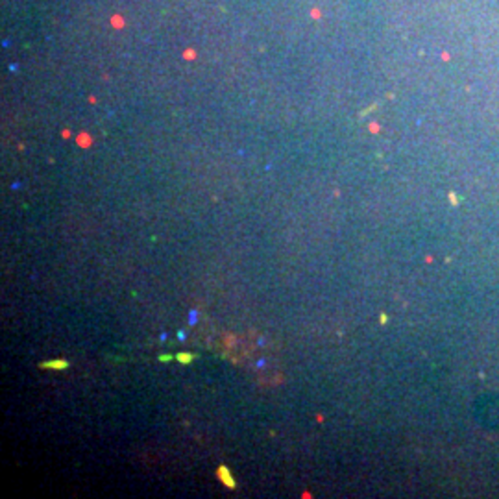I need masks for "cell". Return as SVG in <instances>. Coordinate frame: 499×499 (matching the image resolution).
<instances>
[{"instance_id": "7a4b0ae2", "label": "cell", "mask_w": 499, "mask_h": 499, "mask_svg": "<svg viewBox=\"0 0 499 499\" xmlns=\"http://www.w3.org/2000/svg\"><path fill=\"white\" fill-rule=\"evenodd\" d=\"M39 368L43 370H67L68 362L65 359H54V360H44L39 364Z\"/></svg>"}, {"instance_id": "277c9868", "label": "cell", "mask_w": 499, "mask_h": 499, "mask_svg": "<svg viewBox=\"0 0 499 499\" xmlns=\"http://www.w3.org/2000/svg\"><path fill=\"white\" fill-rule=\"evenodd\" d=\"M172 359H174L172 355H161V357H159V360H163V362H166V360H172Z\"/></svg>"}, {"instance_id": "3957f363", "label": "cell", "mask_w": 499, "mask_h": 499, "mask_svg": "<svg viewBox=\"0 0 499 499\" xmlns=\"http://www.w3.org/2000/svg\"><path fill=\"white\" fill-rule=\"evenodd\" d=\"M176 359L180 360V362H183V364H185V362H192L194 355H192V353H178Z\"/></svg>"}, {"instance_id": "6da1fadb", "label": "cell", "mask_w": 499, "mask_h": 499, "mask_svg": "<svg viewBox=\"0 0 499 499\" xmlns=\"http://www.w3.org/2000/svg\"><path fill=\"white\" fill-rule=\"evenodd\" d=\"M216 475H218V479L224 482L228 488H232V490H233V488L237 486V484H235V481H233L232 472L226 468V466H218V468H216Z\"/></svg>"}]
</instances>
